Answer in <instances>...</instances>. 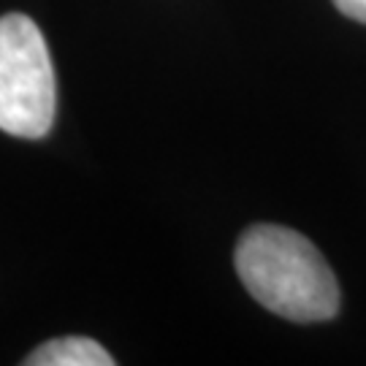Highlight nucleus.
<instances>
[{"label": "nucleus", "instance_id": "f257e3e1", "mask_svg": "<svg viewBox=\"0 0 366 366\" xmlns=\"http://www.w3.org/2000/svg\"><path fill=\"white\" fill-rule=\"evenodd\" d=\"M236 272L252 299L293 323L328 320L340 285L310 239L282 225H252L236 244Z\"/></svg>", "mask_w": 366, "mask_h": 366}, {"label": "nucleus", "instance_id": "f03ea898", "mask_svg": "<svg viewBox=\"0 0 366 366\" xmlns=\"http://www.w3.org/2000/svg\"><path fill=\"white\" fill-rule=\"evenodd\" d=\"M57 112V79L44 33L27 14L0 16V131L44 139Z\"/></svg>", "mask_w": 366, "mask_h": 366}, {"label": "nucleus", "instance_id": "7ed1b4c3", "mask_svg": "<svg viewBox=\"0 0 366 366\" xmlns=\"http://www.w3.org/2000/svg\"><path fill=\"white\" fill-rule=\"evenodd\" d=\"M25 366H112L114 358L109 355L101 342L90 337H60L44 342L27 355Z\"/></svg>", "mask_w": 366, "mask_h": 366}, {"label": "nucleus", "instance_id": "20e7f679", "mask_svg": "<svg viewBox=\"0 0 366 366\" xmlns=\"http://www.w3.org/2000/svg\"><path fill=\"white\" fill-rule=\"evenodd\" d=\"M334 6L345 16H350L355 22H364L366 25V0H334Z\"/></svg>", "mask_w": 366, "mask_h": 366}]
</instances>
